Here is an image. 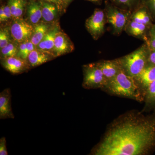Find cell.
Listing matches in <instances>:
<instances>
[{
	"label": "cell",
	"instance_id": "1",
	"mask_svg": "<svg viewBox=\"0 0 155 155\" xmlns=\"http://www.w3.org/2000/svg\"><path fill=\"white\" fill-rule=\"evenodd\" d=\"M155 150V111L132 110L118 116L91 150L94 155H148Z\"/></svg>",
	"mask_w": 155,
	"mask_h": 155
},
{
	"label": "cell",
	"instance_id": "2",
	"mask_svg": "<svg viewBox=\"0 0 155 155\" xmlns=\"http://www.w3.org/2000/svg\"><path fill=\"white\" fill-rule=\"evenodd\" d=\"M101 90L108 94L127 98L138 102H143L144 100L133 78L127 75L122 70L108 81Z\"/></svg>",
	"mask_w": 155,
	"mask_h": 155
},
{
	"label": "cell",
	"instance_id": "3",
	"mask_svg": "<svg viewBox=\"0 0 155 155\" xmlns=\"http://www.w3.org/2000/svg\"><path fill=\"white\" fill-rule=\"evenodd\" d=\"M150 49L146 43L135 51L117 58L122 70L132 78L137 76L147 66Z\"/></svg>",
	"mask_w": 155,
	"mask_h": 155
},
{
	"label": "cell",
	"instance_id": "4",
	"mask_svg": "<svg viewBox=\"0 0 155 155\" xmlns=\"http://www.w3.org/2000/svg\"><path fill=\"white\" fill-rule=\"evenodd\" d=\"M104 11L107 22L112 26L113 34L116 36L120 35L123 31H125L132 12L120 8L108 2L106 3Z\"/></svg>",
	"mask_w": 155,
	"mask_h": 155
},
{
	"label": "cell",
	"instance_id": "5",
	"mask_svg": "<svg viewBox=\"0 0 155 155\" xmlns=\"http://www.w3.org/2000/svg\"><path fill=\"white\" fill-rule=\"evenodd\" d=\"M83 81L82 86L87 89L104 87L107 80L96 63H91L83 66Z\"/></svg>",
	"mask_w": 155,
	"mask_h": 155
},
{
	"label": "cell",
	"instance_id": "6",
	"mask_svg": "<svg viewBox=\"0 0 155 155\" xmlns=\"http://www.w3.org/2000/svg\"><path fill=\"white\" fill-rule=\"evenodd\" d=\"M104 10L96 9L85 22V27L89 33L95 40L103 36L105 32V26L107 23Z\"/></svg>",
	"mask_w": 155,
	"mask_h": 155
},
{
	"label": "cell",
	"instance_id": "7",
	"mask_svg": "<svg viewBox=\"0 0 155 155\" xmlns=\"http://www.w3.org/2000/svg\"><path fill=\"white\" fill-rule=\"evenodd\" d=\"M33 28V25L22 18L14 19L10 26L12 39L19 44L30 40Z\"/></svg>",
	"mask_w": 155,
	"mask_h": 155
},
{
	"label": "cell",
	"instance_id": "8",
	"mask_svg": "<svg viewBox=\"0 0 155 155\" xmlns=\"http://www.w3.org/2000/svg\"><path fill=\"white\" fill-rule=\"evenodd\" d=\"M74 48V45L68 35L60 30L56 35L51 54L56 58L72 52Z\"/></svg>",
	"mask_w": 155,
	"mask_h": 155
},
{
	"label": "cell",
	"instance_id": "9",
	"mask_svg": "<svg viewBox=\"0 0 155 155\" xmlns=\"http://www.w3.org/2000/svg\"><path fill=\"white\" fill-rule=\"evenodd\" d=\"M1 59L2 67L13 74H21L29 70L30 68L27 60L17 56Z\"/></svg>",
	"mask_w": 155,
	"mask_h": 155
},
{
	"label": "cell",
	"instance_id": "10",
	"mask_svg": "<svg viewBox=\"0 0 155 155\" xmlns=\"http://www.w3.org/2000/svg\"><path fill=\"white\" fill-rule=\"evenodd\" d=\"M133 78L144 97L148 87L155 81V65H147L139 75Z\"/></svg>",
	"mask_w": 155,
	"mask_h": 155
},
{
	"label": "cell",
	"instance_id": "11",
	"mask_svg": "<svg viewBox=\"0 0 155 155\" xmlns=\"http://www.w3.org/2000/svg\"><path fill=\"white\" fill-rule=\"evenodd\" d=\"M150 28L144 24L130 19L125 27V31L130 36L142 40L146 42L148 40Z\"/></svg>",
	"mask_w": 155,
	"mask_h": 155
},
{
	"label": "cell",
	"instance_id": "12",
	"mask_svg": "<svg viewBox=\"0 0 155 155\" xmlns=\"http://www.w3.org/2000/svg\"><path fill=\"white\" fill-rule=\"evenodd\" d=\"M96 63L102 71L107 81L115 77L122 70L117 59L112 60H102Z\"/></svg>",
	"mask_w": 155,
	"mask_h": 155
},
{
	"label": "cell",
	"instance_id": "13",
	"mask_svg": "<svg viewBox=\"0 0 155 155\" xmlns=\"http://www.w3.org/2000/svg\"><path fill=\"white\" fill-rule=\"evenodd\" d=\"M11 90L5 89L0 93V119H14L11 107Z\"/></svg>",
	"mask_w": 155,
	"mask_h": 155
},
{
	"label": "cell",
	"instance_id": "14",
	"mask_svg": "<svg viewBox=\"0 0 155 155\" xmlns=\"http://www.w3.org/2000/svg\"><path fill=\"white\" fill-rule=\"evenodd\" d=\"M60 30L61 28L59 23L57 22L53 24L41 41L37 46L36 48L51 54L56 35Z\"/></svg>",
	"mask_w": 155,
	"mask_h": 155
},
{
	"label": "cell",
	"instance_id": "15",
	"mask_svg": "<svg viewBox=\"0 0 155 155\" xmlns=\"http://www.w3.org/2000/svg\"><path fill=\"white\" fill-rule=\"evenodd\" d=\"M27 22L32 25L40 22L42 19V7L41 1L30 0L26 9Z\"/></svg>",
	"mask_w": 155,
	"mask_h": 155
},
{
	"label": "cell",
	"instance_id": "16",
	"mask_svg": "<svg viewBox=\"0 0 155 155\" xmlns=\"http://www.w3.org/2000/svg\"><path fill=\"white\" fill-rule=\"evenodd\" d=\"M55 58L51 53L35 48L28 55L27 61L30 67H38Z\"/></svg>",
	"mask_w": 155,
	"mask_h": 155
},
{
	"label": "cell",
	"instance_id": "17",
	"mask_svg": "<svg viewBox=\"0 0 155 155\" xmlns=\"http://www.w3.org/2000/svg\"><path fill=\"white\" fill-rule=\"evenodd\" d=\"M130 20L144 24L151 28L153 25V18L144 6L140 5L131 14Z\"/></svg>",
	"mask_w": 155,
	"mask_h": 155
},
{
	"label": "cell",
	"instance_id": "18",
	"mask_svg": "<svg viewBox=\"0 0 155 155\" xmlns=\"http://www.w3.org/2000/svg\"><path fill=\"white\" fill-rule=\"evenodd\" d=\"M42 7V20L47 23L54 22L60 13L57 6L54 4L41 0Z\"/></svg>",
	"mask_w": 155,
	"mask_h": 155
},
{
	"label": "cell",
	"instance_id": "19",
	"mask_svg": "<svg viewBox=\"0 0 155 155\" xmlns=\"http://www.w3.org/2000/svg\"><path fill=\"white\" fill-rule=\"evenodd\" d=\"M52 25L51 23L44 22H40L34 25L33 32L30 40L36 47Z\"/></svg>",
	"mask_w": 155,
	"mask_h": 155
},
{
	"label": "cell",
	"instance_id": "20",
	"mask_svg": "<svg viewBox=\"0 0 155 155\" xmlns=\"http://www.w3.org/2000/svg\"><path fill=\"white\" fill-rule=\"evenodd\" d=\"M144 106L142 111L144 113L155 111V81L148 87L144 100Z\"/></svg>",
	"mask_w": 155,
	"mask_h": 155
},
{
	"label": "cell",
	"instance_id": "21",
	"mask_svg": "<svg viewBox=\"0 0 155 155\" xmlns=\"http://www.w3.org/2000/svg\"><path fill=\"white\" fill-rule=\"evenodd\" d=\"M8 4L11 9L12 18L15 19L22 18L28 3L27 0H8Z\"/></svg>",
	"mask_w": 155,
	"mask_h": 155
},
{
	"label": "cell",
	"instance_id": "22",
	"mask_svg": "<svg viewBox=\"0 0 155 155\" xmlns=\"http://www.w3.org/2000/svg\"><path fill=\"white\" fill-rule=\"evenodd\" d=\"M111 3L120 8L133 12L140 5L142 0H110Z\"/></svg>",
	"mask_w": 155,
	"mask_h": 155
},
{
	"label": "cell",
	"instance_id": "23",
	"mask_svg": "<svg viewBox=\"0 0 155 155\" xmlns=\"http://www.w3.org/2000/svg\"><path fill=\"white\" fill-rule=\"evenodd\" d=\"M19 45L12 39L7 45L1 49V59L17 56Z\"/></svg>",
	"mask_w": 155,
	"mask_h": 155
},
{
	"label": "cell",
	"instance_id": "24",
	"mask_svg": "<svg viewBox=\"0 0 155 155\" xmlns=\"http://www.w3.org/2000/svg\"><path fill=\"white\" fill-rule=\"evenodd\" d=\"M36 47L31 42L30 40L23 42L19 45V49L17 56L27 60L28 55Z\"/></svg>",
	"mask_w": 155,
	"mask_h": 155
},
{
	"label": "cell",
	"instance_id": "25",
	"mask_svg": "<svg viewBox=\"0 0 155 155\" xmlns=\"http://www.w3.org/2000/svg\"><path fill=\"white\" fill-rule=\"evenodd\" d=\"M10 27H1L0 30V48H4L12 41Z\"/></svg>",
	"mask_w": 155,
	"mask_h": 155
},
{
	"label": "cell",
	"instance_id": "26",
	"mask_svg": "<svg viewBox=\"0 0 155 155\" xmlns=\"http://www.w3.org/2000/svg\"><path fill=\"white\" fill-rule=\"evenodd\" d=\"M150 51L155 50V24L153 25L149 31L147 41L146 42Z\"/></svg>",
	"mask_w": 155,
	"mask_h": 155
},
{
	"label": "cell",
	"instance_id": "27",
	"mask_svg": "<svg viewBox=\"0 0 155 155\" xmlns=\"http://www.w3.org/2000/svg\"><path fill=\"white\" fill-rule=\"evenodd\" d=\"M141 5L147 8L153 19L155 18V0H142Z\"/></svg>",
	"mask_w": 155,
	"mask_h": 155
},
{
	"label": "cell",
	"instance_id": "28",
	"mask_svg": "<svg viewBox=\"0 0 155 155\" xmlns=\"http://www.w3.org/2000/svg\"><path fill=\"white\" fill-rule=\"evenodd\" d=\"M51 3L57 6L60 13L62 11H64V9L66 8L64 3L62 0H42Z\"/></svg>",
	"mask_w": 155,
	"mask_h": 155
},
{
	"label": "cell",
	"instance_id": "29",
	"mask_svg": "<svg viewBox=\"0 0 155 155\" xmlns=\"http://www.w3.org/2000/svg\"><path fill=\"white\" fill-rule=\"evenodd\" d=\"M0 155H8L7 146H6V138L5 137H2L0 139Z\"/></svg>",
	"mask_w": 155,
	"mask_h": 155
},
{
	"label": "cell",
	"instance_id": "30",
	"mask_svg": "<svg viewBox=\"0 0 155 155\" xmlns=\"http://www.w3.org/2000/svg\"><path fill=\"white\" fill-rule=\"evenodd\" d=\"M4 8V18L3 22L8 21L9 19L12 18L11 9L8 5L3 6Z\"/></svg>",
	"mask_w": 155,
	"mask_h": 155
},
{
	"label": "cell",
	"instance_id": "31",
	"mask_svg": "<svg viewBox=\"0 0 155 155\" xmlns=\"http://www.w3.org/2000/svg\"><path fill=\"white\" fill-rule=\"evenodd\" d=\"M147 65H155V50H150L148 58Z\"/></svg>",
	"mask_w": 155,
	"mask_h": 155
},
{
	"label": "cell",
	"instance_id": "32",
	"mask_svg": "<svg viewBox=\"0 0 155 155\" xmlns=\"http://www.w3.org/2000/svg\"><path fill=\"white\" fill-rule=\"evenodd\" d=\"M4 18V8L3 6H2L0 8V22H3Z\"/></svg>",
	"mask_w": 155,
	"mask_h": 155
},
{
	"label": "cell",
	"instance_id": "33",
	"mask_svg": "<svg viewBox=\"0 0 155 155\" xmlns=\"http://www.w3.org/2000/svg\"><path fill=\"white\" fill-rule=\"evenodd\" d=\"M62 2L64 3V5H65L66 8H67V6L70 4L73 0H62Z\"/></svg>",
	"mask_w": 155,
	"mask_h": 155
},
{
	"label": "cell",
	"instance_id": "34",
	"mask_svg": "<svg viewBox=\"0 0 155 155\" xmlns=\"http://www.w3.org/2000/svg\"><path fill=\"white\" fill-rule=\"evenodd\" d=\"M87 1H90V2L94 3H99L100 2V0H87Z\"/></svg>",
	"mask_w": 155,
	"mask_h": 155
}]
</instances>
